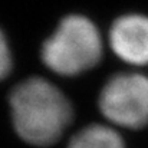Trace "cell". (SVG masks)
<instances>
[{
    "mask_svg": "<svg viewBox=\"0 0 148 148\" xmlns=\"http://www.w3.org/2000/svg\"><path fill=\"white\" fill-rule=\"evenodd\" d=\"M97 105L105 122L119 131L147 128L148 75L138 69L112 73L99 89Z\"/></svg>",
    "mask_w": 148,
    "mask_h": 148,
    "instance_id": "obj_3",
    "label": "cell"
},
{
    "mask_svg": "<svg viewBox=\"0 0 148 148\" xmlns=\"http://www.w3.org/2000/svg\"><path fill=\"white\" fill-rule=\"evenodd\" d=\"M13 68V55L4 32L0 29V81L6 79Z\"/></svg>",
    "mask_w": 148,
    "mask_h": 148,
    "instance_id": "obj_6",
    "label": "cell"
},
{
    "mask_svg": "<svg viewBox=\"0 0 148 148\" xmlns=\"http://www.w3.org/2000/svg\"><path fill=\"white\" fill-rule=\"evenodd\" d=\"M108 48L122 63L141 69L148 66V14L127 13L109 26Z\"/></svg>",
    "mask_w": 148,
    "mask_h": 148,
    "instance_id": "obj_4",
    "label": "cell"
},
{
    "mask_svg": "<svg viewBox=\"0 0 148 148\" xmlns=\"http://www.w3.org/2000/svg\"><path fill=\"white\" fill-rule=\"evenodd\" d=\"M105 40L92 19L71 13L63 16L42 42L40 60L58 76L76 78L95 69L103 59Z\"/></svg>",
    "mask_w": 148,
    "mask_h": 148,
    "instance_id": "obj_2",
    "label": "cell"
},
{
    "mask_svg": "<svg viewBox=\"0 0 148 148\" xmlns=\"http://www.w3.org/2000/svg\"><path fill=\"white\" fill-rule=\"evenodd\" d=\"M9 112L17 137L38 148L58 144L75 118L71 98L43 76H29L13 86Z\"/></svg>",
    "mask_w": 148,
    "mask_h": 148,
    "instance_id": "obj_1",
    "label": "cell"
},
{
    "mask_svg": "<svg viewBox=\"0 0 148 148\" xmlns=\"http://www.w3.org/2000/svg\"><path fill=\"white\" fill-rule=\"evenodd\" d=\"M66 148H128L121 131L106 122H91L75 131Z\"/></svg>",
    "mask_w": 148,
    "mask_h": 148,
    "instance_id": "obj_5",
    "label": "cell"
}]
</instances>
